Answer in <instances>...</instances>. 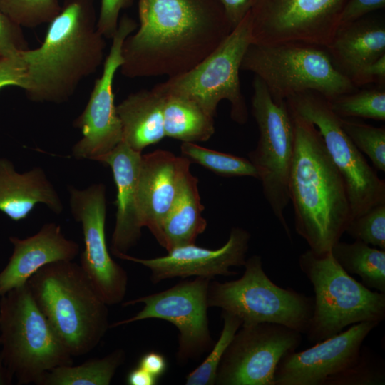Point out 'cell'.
Returning a JSON list of instances; mask_svg holds the SVG:
<instances>
[{"label": "cell", "instance_id": "obj_1", "mask_svg": "<svg viewBox=\"0 0 385 385\" xmlns=\"http://www.w3.org/2000/svg\"><path fill=\"white\" fill-rule=\"evenodd\" d=\"M139 27L122 46V75L173 77L210 55L233 29L218 0H139Z\"/></svg>", "mask_w": 385, "mask_h": 385}, {"label": "cell", "instance_id": "obj_2", "mask_svg": "<svg viewBox=\"0 0 385 385\" xmlns=\"http://www.w3.org/2000/svg\"><path fill=\"white\" fill-rule=\"evenodd\" d=\"M95 0H63L41 45L21 52L26 71L22 89L36 103H62L104 59Z\"/></svg>", "mask_w": 385, "mask_h": 385}, {"label": "cell", "instance_id": "obj_3", "mask_svg": "<svg viewBox=\"0 0 385 385\" xmlns=\"http://www.w3.org/2000/svg\"><path fill=\"white\" fill-rule=\"evenodd\" d=\"M292 114L294 150L288 189L294 228L309 249L322 254L330 251L345 232L352 219L351 207L344 178L317 128Z\"/></svg>", "mask_w": 385, "mask_h": 385}, {"label": "cell", "instance_id": "obj_4", "mask_svg": "<svg viewBox=\"0 0 385 385\" xmlns=\"http://www.w3.org/2000/svg\"><path fill=\"white\" fill-rule=\"evenodd\" d=\"M27 284L73 357L86 355L98 345L110 328L108 305L80 265L72 260L50 263L32 275Z\"/></svg>", "mask_w": 385, "mask_h": 385}, {"label": "cell", "instance_id": "obj_5", "mask_svg": "<svg viewBox=\"0 0 385 385\" xmlns=\"http://www.w3.org/2000/svg\"><path fill=\"white\" fill-rule=\"evenodd\" d=\"M240 70L259 77L277 103L307 91L331 101L358 90L337 69L324 47L304 42L251 43Z\"/></svg>", "mask_w": 385, "mask_h": 385}, {"label": "cell", "instance_id": "obj_6", "mask_svg": "<svg viewBox=\"0 0 385 385\" xmlns=\"http://www.w3.org/2000/svg\"><path fill=\"white\" fill-rule=\"evenodd\" d=\"M0 351L17 384H38L51 369L73 364L27 282L0 298Z\"/></svg>", "mask_w": 385, "mask_h": 385}, {"label": "cell", "instance_id": "obj_7", "mask_svg": "<svg viewBox=\"0 0 385 385\" xmlns=\"http://www.w3.org/2000/svg\"><path fill=\"white\" fill-rule=\"evenodd\" d=\"M301 271L312 285L313 310L305 334L319 342L346 327L385 319V293L371 291L346 272L330 251L317 254L308 249L299 257Z\"/></svg>", "mask_w": 385, "mask_h": 385}, {"label": "cell", "instance_id": "obj_8", "mask_svg": "<svg viewBox=\"0 0 385 385\" xmlns=\"http://www.w3.org/2000/svg\"><path fill=\"white\" fill-rule=\"evenodd\" d=\"M237 279L211 281L207 304L241 319L242 326L279 324L305 334L313 310V298L274 283L265 273L261 256L247 258Z\"/></svg>", "mask_w": 385, "mask_h": 385}, {"label": "cell", "instance_id": "obj_9", "mask_svg": "<svg viewBox=\"0 0 385 385\" xmlns=\"http://www.w3.org/2000/svg\"><path fill=\"white\" fill-rule=\"evenodd\" d=\"M252 43L250 11L225 40L195 67L168 78L152 90L162 96L179 95L196 102L215 117L219 103H230V116L239 124L248 118L247 107L241 91L239 73L243 56Z\"/></svg>", "mask_w": 385, "mask_h": 385}, {"label": "cell", "instance_id": "obj_10", "mask_svg": "<svg viewBox=\"0 0 385 385\" xmlns=\"http://www.w3.org/2000/svg\"><path fill=\"white\" fill-rule=\"evenodd\" d=\"M252 113L258 126L255 149L248 153L272 213L292 240L284 210L289 202V177L294 150V118L287 101L275 103L265 84L255 76Z\"/></svg>", "mask_w": 385, "mask_h": 385}, {"label": "cell", "instance_id": "obj_11", "mask_svg": "<svg viewBox=\"0 0 385 385\" xmlns=\"http://www.w3.org/2000/svg\"><path fill=\"white\" fill-rule=\"evenodd\" d=\"M286 101L293 114L312 123L319 132L345 182L352 219L385 203L384 180L344 132L341 118L331 109L329 101L317 92L307 91Z\"/></svg>", "mask_w": 385, "mask_h": 385}, {"label": "cell", "instance_id": "obj_12", "mask_svg": "<svg viewBox=\"0 0 385 385\" xmlns=\"http://www.w3.org/2000/svg\"><path fill=\"white\" fill-rule=\"evenodd\" d=\"M210 279L196 277L162 292L139 297L123 303V307L144 304L134 316L111 324L110 328L148 319L173 324L178 330L177 359L180 363L195 360L210 350L213 341L207 317Z\"/></svg>", "mask_w": 385, "mask_h": 385}, {"label": "cell", "instance_id": "obj_13", "mask_svg": "<svg viewBox=\"0 0 385 385\" xmlns=\"http://www.w3.org/2000/svg\"><path fill=\"white\" fill-rule=\"evenodd\" d=\"M347 0H254L252 43L299 41L326 47Z\"/></svg>", "mask_w": 385, "mask_h": 385}, {"label": "cell", "instance_id": "obj_14", "mask_svg": "<svg viewBox=\"0 0 385 385\" xmlns=\"http://www.w3.org/2000/svg\"><path fill=\"white\" fill-rule=\"evenodd\" d=\"M302 334L270 322L241 326L224 353L215 384L274 385L279 360L297 349Z\"/></svg>", "mask_w": 385, "mask_h": 385}, {"label": "cell", "instance_id": "obj_15", "mask_svg": "<svg viewBox=\"0 0 385 385\" xmlns=\"http://www.w3.org/2000/svg\"><path fill=\"white\" fill-rule=\"evenodd\" d=\"M138 28L134 19L124 15L118 21L112 44L104 63L102 74L96 80L88 103L74 120L82 138L72 148L76 159L98 161L123 141L120 120L116 111L113 80L123 64L122 46L126 37Z\"/></svg>", "mask_w": 385, "mask_h": 385}, {"label": "cell", "instance_id": "obj_16", "mask_svg": "<svg viewBox=\"0 0 385 385\" xmlns=\"http://www.w3.org/2000/svg\"><path fill=\"white\" fill-rule=\"evenodd\" d=\"M69 205L75 220L81 225L84 249L80 266L108 305L123 302L128 287V274L115 262L106 240V187L95 183L80 190L68 186Z\"/></svg>", "mask_w": 385, "mask_h": 385}, {"label": "cell", "instance_id": "obj_17", "mask_svg": "<svg viewBox=\"0 0 385 385\" xmlns=\"http://www.w3.org/2000/svg\"><path fill=\"white\" fill-rule=\"evenodd\" d=\"M378 325L374 322L354 324L307 349L287 353L277 366L274 385H323L356 361L363 342Z\"/></svg>", "mask_w": 385, "mask_h": 385}, {"label": "cell", "instance_id": "obj_18", "mask_svg": "<svg viewBox=\"0 0 385 385\" xmlns=\"http://www.w3.org/2000/svg\"><path fill=\"white\" fill-rule=\"evenodd\" d=\"M251 238L250 233L240 227L231 229L227 241L217 249H207L190 244L168 251L164 256L139 258L127 254L118 258L140 264L150 271V280L156 284L174 277L192 276L213 279L216 276L237 273L232 267L244 266Z\"/></svg>", "mask_w": 385, "mask_h": 385}, {"label": "cell", "instance_id": "obj_19", "mask_svg": "<svg viewBox=\"0 0 385 385\" xmlns=\"http://www.w3.org/2000/svg\"><path fill=\"white\" fill-rule=\"evenodd\" d=\"M190 165L188 158L163 150L141 156L137 187L138 214L143 227H148L161 246L164 221Z\"/></svg>", "mask_w": 385, "mask_h": 385}, {"label": "cell", "instance_id": "obj_20", "mask_svg": "<svg viewBox=\"0 0 385 385\" xmlns=\"http://www.w3.org/2000/svg\"><path fill=\"white\" fill-rule=\"evenodd\" d=\"M12 254L0 272V297L24 285L38 270L52 262L73 260L79 245L66 238L60 225L44 224L38 232L26 238L9 237Z\"/></svg>", "mask_w": 385, "mask_h": 385}, {"label": "cell", "instance_id": "obj_21", "mask_svg": "<svg viewBox=\"0 0 385 385\" xmlns=\"http://www.w3.org/2000/svg\"><path fill=\"white\" fill-rule=\"evenodd\" d=\"M141 156L122 141L98 160L111 168L116 187L115 224L111 243V253L116 257L127 254L141 236L137 202Z\"/></svg>", "mask_w": 385, "mask_h": 385}, {"label": "cell", "instance_id": "obj_22", "mask_svg": "<svg viewBox=\"0 0 385 385\" xmlns=\"http://www.w3.org/2000/svg\"><path fill=\"white\" fill-rule=\"evenodd\" d=\"M371 14L340 24L325 47L337 69L350 80L364 67L385 55L384 19L371 16Z\"/></svg>", "mask_w": 385, "mask_h": 385}, {"label": "cell", "instance_id": "obj_23", "mask_svg": "<svg viewBox=\"0 0 385 385\" xmlns=\"http://www.w3.org/2000/svg\"><path fill=\"white\" fill-rule=\"evenodd\" d=\"M38 204L45 205L56 214L63 209L43 169L34 167L19 173L10 160L0 158V211L18 222L26 219Z\"/></svg>", "mask_w": 385, "mask_h": 385}, {"label": "cell", "instance_id": "obj_24", "mask_svg": "<svg viewBox=\"0 0 385 385\" xmlns=\"http://www.w3.org/2000/svg\"><path fill=\"white\" fill-rule=\"evenodd\" d=\"M163 97L151 90L129 94L118 106L123 141L142 153L165 137L163 125Z\"/></svg>", "mask_w": 385, "mask_h": 385}, {"label": "cell", "instance_id": "obj_25", "mask_svg": "<svg viewBox=\"0 0 385 385\" xmlns=\"http://www.w3.org/2000/svg\"><path fill=\"white\" fill-rule=\"evenodd\" d=\"M198 179L187 169L181 179L175 199L163 226V245L167 251L195 244L196 238L206 229L202 216Z\"/></svg>", "mask_w": 385, "mask_h": 385}, {"label": "cell", "instance_id": "obj_26", "mask_svg": "<svg viewBox=\"0 0 385 385\" xmlns=\"http://www.w3.org/2000/svg\"><path fill=\"white\" fill-rule=\"evenodd\" d=\"M163 97L165 137L182 143L207 141L215 133L214 118L194 101L179 95Z\"/></svg>", "mask_w": 385, "mask_h": 385}, {"label": "cell", "instance_id": "obj_27", "mask_svg": "<svg viewBox=\"0 0 385 385\" xmlns=\"http://www.w3.org/2000/svg\"><path fill=\"white\" fill-rule=\"evenodd\" d=\"M330 252L346 272L359 275L366 287L385 293V250L360 240L351 243L339 240Z\"/></svg>", "mask_w": 385, "mask_h": 385}, {"label": "cell", "instance_id": "obj_28", "mask_svg": "<svg viewBox=\"0 0 385 385\" xmlns=\"http://www.w3.org/2000/svg\"><path fill=\"white\" fill-rule=\"evenodd\" d=\"M125 359V351L116 349L77 366L56 367L43 376L38 385H108Z\"/></svg>", "mask_w": 385, "mask_h": 385}, {"label": "cell", "instance_id": "obj_29", "mask_svg": "<svg viewBox=\"0 0 385 385\" xmlns=\"http://www.w3.org/2000/svg\"><path fill=\"white\" fill-rule=\"evenodd\" d=\"M180 150L188 159L219 175L258 178L257 171L249 159L208 149L195 143H182Z\"/></svg>", "mask_w": 385, "mask_h": 385}, {"label": "cell", "instance_id": "obj_30", "mask_svg": "<svg viewBox=\"0 0 385 385\" xmlns=\"http://www.w3.org/2000/svg\"><path fill=\"white\" fill-rule=\"evenodd\" d=\"M329 103L331 109L340 118L385 120V90L382 86L343 94Z\"/></svg>", "mask_w": 385, "mask_h": 385}, {"label": "cell", "instance_id": "obj_31", "mask_svg": "<svg viewBox=\"0 0 385 385\" xmlns=\"http://www.w3.org/2000/svg\"><path fill=\"white\" fill-rule=\"evenodd\" d=\"M223 326L220 337L204 361L185 377L186 385H214L222 358L242 321L235 315L222 311Z\"/></svg>", "mask_w": 385, "mask_h": 385}, {"label": "cell", "instance_id": "obj_32", "mask_svg": "<svg viewBox=\"0 0 385 385\" xmlns=\"http://www.w3.org/2000/svg\"><path fill=\"white\" fill-rule=\"evenodd\" d=\"M61 9L58 0H0V11L21 27L49 24Z\"/></svg>", "mask_w": 385, "mask_h": 385}, {"label": "cell", "instance_id": "obj_33", "mask_svg": "<svg viewBox=\"0 0 385 385\" xmlns=\"http://www.w3.org/2000/svg\"><path fill=\"white\" fill-rule=\"evenodd\" d=\"M385 364L383 359L361 347L356 361L345 370L325 380L323 385H384Z\"/></svg>", "mask_w": 385, "mask_h": 385}, {"label": "cell", "instance_id": "obj_34", "mask_svg": "<svg viewBox=\"0 0 385 385\" xmlns=\"http://www.w3.org/2000/svg\"><path fill=\"white\" fill-rule=\"evenodd\" d=\"M341 125L352 143L371 160L376 170L385 171V128L341 118Z\"/></svg>", "mask_w": 385, "mask_h": 385}, {"label": "cell", "instance_id": "obj_35", "mask_svg": "<svg viewBox=\"0 0 385 385\" xmlns=\"http://www.w3.org/2000/svg\"><path fill=\"white\" fill-rule=\"evenodd\" d=\"M345 232L356 240L385 250V203L354 217Z\"/></svg>", "mask_w": 385, "mask_h": 385}, {"label": "cell", "instance_id": "obj_36", "mask_svg": "<svg viewBox=\"0 0 385 385\" xmlns=\"http://www.w3.org/2000/svg\"><path fill=\"white\" fill-rule=\"evenodd\" d=\"M29 49L21 27L0 11V57Z\"/></svg>", "mask_w": 385, "mask_h": 385}, {"label": "cell", "instance_id": "obj_37", "mask_svg": "<svg viewBox=\"0 0 385 385\" xmlns=\"http://www.w3.org/2000/svg\"><path fill=\"white\" fill-rule=\"evenodd\" d=\"M134 0H101L97 29L105 38H112L118 25L119 14L130 7Z\"/></svg>", "mask_w": 385, "mask_h": 385}, {"label": "cell", "instance_id": "obj_38", "mask_svg": "<svg viewBox=\"0 0 385 385\" xmlns=\"http://www.w3.org/2000/svg\"><path fill=\"white\" fill-rule=\"evenodd\" d=\"M21 52L13 56L0 57V90L7 86H16L22 88L26 67Z\"/></svg>", "mask_w": 385, "mask_h": 385}, {"label": "cell", "instance_id": "obj_39", "mask_svg": "<svg viewBox=\"0 0 385 385\" xmlns=\"http://www.w3.org/2000/svg\"><path fill=\"white\" fill-rule=\"evenodd\" d=\"M385 8V0H347L340 24L352 21Z\"/></svg>", "mask_w": 385, "mask_h": 385}, {"label": "cell", "instance_id": "obj_40", "mask_svg": "<svg viewBox=\"0 0 385 385\" xmlns=\"http://www.w3.org/2000/svg\"><path fill=\"white\" fill-rule=\"evenodd\" d=\"M351 81L356 87L378 82L384 86L385 81V55L361 69Z\"/></svg>", "mask_w": 385, "mask_h": 385}, {"label": "cell", "instance_id": "obj_41", "mask_svg": "<svg viewBox=\"0 0 385 385\" xmlns=\"http://www.w3.org/2000/svg\"><path fill=\"white\" fill-rule=\"evenodd\" d=\"M232 24L233 29L250 11L254 0H218Z\"/></svg>", "mask_w": 385, "mask_h": 385}, {"label": "cell", "instance_id": "obj_42", "mask_svg": "<svg viewBox=\"0 0 385 385\" xmlns=\"http://www.w3.org/2000/svg\"><path fill=\"white\" fill-rule=\"evenodd\" d=\"M138 366L158 379L165 372L168 364L161 354L150 351L141 356Z\"/></svg>", "mask_w": 385, "mask_h": 385}, {"label": "cell", "instance_id": "obj_43", "mask_svg": "<svg viewBox=\"0 0 385 385\" xmlns=\"http://www.w3.org/2000/svg\"><path fill=\"white\" fill-rule=\"evenodd\" d=\"M158 381V379L139 366L130 370L126 377L129 385H155Z\"/></svg>", "mask_w": 385, "mask_h": 385}, {"label": "cell", "instance_id": "obj_44", "mask_svg": "<svg viewBox=\"0 0 385 385\" xmlns=\"http://www.w3.org/2000/svg\"><path fill=\"white\" fill-rule=\"evenodd\" d=\"M14 377L7 368L0 352V385H11L13 384Z\"/></svg>", "mask_w": 385, "mask_h": 385}]
</instances>
